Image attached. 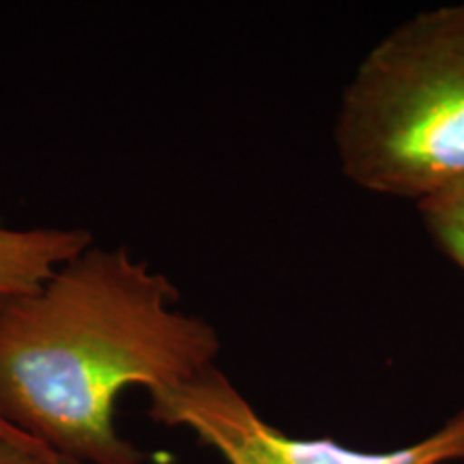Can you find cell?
<instances>
[{
	"label": "cell",
	"instance_id": "1",
	"mask_svg": "<svg viewBox=\"0 0 464 464\" xmlns=\"http://www.w3.org/2000/svg\"><path fill=\"white\" fill-rule=\"evenodd\" d=\"M164 274L127 247L91 246L0 305V420L63 464H144L114 411L216 365L219 335L177 307Z\"/></svg>",
	"mask_w": 464,
	"mask_h": 464
},
{
	"label": "cell",
	"instance_id": "2",
	"mask_svg": "<svg viewBox=\"0 0 464 464\" xmlns=\"http://www.w3.org/2000/svg\"><path fill=\"white\" fill-rule=\"evenodd\" d=\"M335 150L372 194L420 202L464 181V3L421 11L363 56L342 92Z\"/></svg>",
	"mask_w": 464,
	"mask_h": 464
},
{
	"label": "cell",
	"instance_id": "3",
	"mask_svg": "<svg viewBox=\"0 0 464 464\" xmlns=\"http://www.w3.org/2000/svg\"><path fill=\"white\" fill-rule=\"evenodd\" d=\"M149 393L150 420L185 428L226 464H443L464 460V406L437 432L392 451H359L334 439L288 437L256 413L218 365Z\"/></svg>",
	"mask_w": 464,
	"mask_h": 464
},
{
	"label": "cell",
	"instance_id": "4",
	"mask_svg": "<svg viewBox=\"0 0 464 464\" xmlns=\"http://www.w3.org/2000/svg\"><path fill=\"white\" fill-rule=\"evenodd\" d=\"M92 246L84 228H26L17 230L0 219V305L33 293L58 266Z\"/></svg>",
	"mask_w": 464,
	"mask_h": 464
},
{
	"label": "cell",
	"instance_id": "5",
	"mask_svg": "<svg viewBox=\"0 0 464 464\" xmlns=\"http://www.w3.org/2000/svg\"><path fill=\"white\" fill-rule=\"evenodd\" d=\"M437 246L464 271V181L417 202Z\"/></svg>",
	"mask_w": 464,
	"mask_h": 464
},
{
	"label": "cell",
	"instance_id": "6",
	"mask_svg": "<svg viewBox=\"0 0 464 464\" xmlns=\"http://www.w3.org/2000/svg\"><path fill=\"white\" fill-rule=\"evenodd\" d=\"M0 464H63L42 450L26 448L0 434Z\"/></svg>",
	"mask_w": 464,
	"mask_h": 464
},
{
	"label": "cell",
	"instance_id": "7",
	"mask_svg": "<svg viewBox=\"0 0 464 464\" xmlns=\"http://www.w3.org/2000/svg\"><path fill=\"white\" fill-rule=\"evenodd\" d=\"M0 434H3L5 439H11V440H15V443H20V445H26V448H34V450H42V451H45V454H50L48 450L45 448H42V445L39 443H34V440H31V439H26L24 434H20L15 430L14 426H9L7 421L5 420H0ZM52 456V454H50Z\"/></svg>",
	"mask_w": 464,
	"mask_h": 464
}]
</instances>
